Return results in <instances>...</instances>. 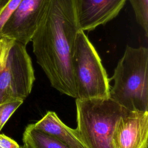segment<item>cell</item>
<instances>
[{"label":"cell","instance_id":"cell-14","mask_svg":"<svg viewBox=\"0 0 148 148\" xmlns=\"http://www.w3.org/2000/svg\"><path fill=\"white\" fill-rule=\"evenodd\" d=\"M0 148H20L13 139L4 134H0Z\"/></svg>","mask_w":148,"mask_h":148},{"label":"cell","instance_id":"cell-2","mask_svg":"<svg viewBox=\"0 0 148 148\" xmlns=\"http://www.w3.org/2000/svg\"><path fill=\"white\" fill-rule=\"evenodd\" d=\"M110 98L129 111H148V49L127 45L112 77Z\"/></svg>","mask_w":148,"mask_h":148},{"label":"cell","instance_id":"cell-7","mask_svg":"<svg viewBox=\"0 0 148 148\" xmlns=\"http://www.w3.org/2000/svg\"><path fill=\"white\" fill-rule=\"evenodd\" d=\"M148 111L127 112L117 123L112 136L113 148H147Z\"/></svg>","mask_w":148,"mask_h":148},{"label":"cell","instance_id":"cell-5","mask_svg":"<svg viewBox=\"0 0 148 148\" xmlns=\"http://www.w3.org/2000/svg\"><path fill=\"white\" fill-rule=\"evenodd\" d=\"M72 69L76 99L110 98L106 71L95 48L80 29L76 33L72 51Z\"/></svg>","mask_w":148,"mask_h":148},{"label":"cell","instance_id":"cell-3","mask_svg":"<svg viewBox=\"0 0 148 148\" xmlns=\"http://www.w3.org/2000/svg\"><path fill=\"white\" fill-rule=\"evenodd\" d=\"M76 130L86 148H113L116 125L127 112L110 98L76 99Z\"/></svg>","mask_w":148,"mask_h":148},{"label":"cell","instance_id":"cell-10","mask_svg":"<svg viewBox=\"0 0 148 148\" xmlns=\"http://www.w3.org/2000/svg\"><path fill=\"white\" fill-rule=\"evenodd\" d=\"M23 142L27 148H69L55 138L35 128L33 124L25 128Z\"/></svg>","mask_w":148,"mask_h":148},{"label":"cell","instance_id":"cell-13","mask_svg":"<svg viewBox=\"0 0 148 148\" xmlns=\"http://www.w3.org/2000/svg\"><path fill=\"white\" fill-rule=\"evenodd\" d=\"M23 102V101H14L0 103V132L8 119Z\"/></svg>","mask_w":148,"mask_h":148},{"label":"cell","instance_id":"cell-1","mask_svg":"<svg viewBox=\"0 0 148 148\" xmlns=\"http://www.w3.org/2000/svg\"><path fill=\"white\" fill-rule=\"evenodd\" d=\"M79 30L73 0H50L47 12L31 41L36 62L51 86L75 98L72 51Z\"/></svg>","mask_w":148,"mask_h":148},{"label":"cell","instance_id":"cell-11","mask_svg":"<svg viewBox=\"0 0 148 148\" xmlns=\"http://www.w3.org/2000/svg\"><path fill=\"white\" fill-rule=\"evenodd\" d=\"M129 1L135 13L137 23L143 29L145 36L148 35V0Z\"/></svg>","mask_w":148,"mask_h":148},{"label":"cell","instance_id":"cell-9","mask_svg":"<svg viewBox=\"0 0 148 148\" xmlns=\"http://www.w3.org/2000/svg\"><path fill=\"white\" fill-rule=\"evenodd\" d=\"M33 124L36 129L55 138L69 148H86L76 129L65 125L54 112H47Z\"/></svg>","mask_w":148,"mask_h":148},{"label":"cell","instance_id":"cell-8","mask_svg":"<svg viewBox=\"0 0 148 148\" xmlns=\"http://www.w3.org/2000/svg\"><path fill=\"white\" fill-rule=\"evenodd\" d=\"M127 0H73L79 28L91 31L115 18Z\"/></svg>","mask_w":148,"mask_h":148},{"label":"cell","instance_id":"cell-6","mask_svg":"<svg viewBox=\"0 0 148 148\" xmlns=\"http://www.w3.org/2000/svg\"><path fill=\"white\" fill-rule=\"evenodd\" d=\"M49 3L50 0H22L2 28L1 38L26 46L43 20Z\"/></svg>","mask_w":148,"mask_h":148},{"label":"cell","instance_id":"cell-12","mask_svg":"<svg viewBox=\"0 0 148 148\" xmlns=\"http://www.w3.org/2000/svg\"><path fill=\"white\" fill-rule=\"evenodd\" d=\"M22 0H0V38L5 24L17 9Z\"/></svg>","mask_w":148,"mask_h":148},{"label":"cell","instance_id":"cell-15","mask_svg":"<svg viewBox=\"0 0 148 148\" xmlns=\"http://www.w3.org/2000/svg\"><path fill=\"white\" fill-rule=\"evenodd\" d=\"M20 148H27V147L23 145V146H20Z\"/></svg>","mask_w":148,"mask_h":148},{"label":"cell","instance_id":"cell-4","mask_svg":"<svg viewBox=\"0 0 148 148\" xmlns=\"http://www.w3.org/2000/svg\"><path fill=\"white\" fill-rule=\"evenodd\" d=\"M35 80L26 46L7 38H0V103L23 101Z\"/></svg>","mask_w":148,"mask_h":148}]
</instances>
